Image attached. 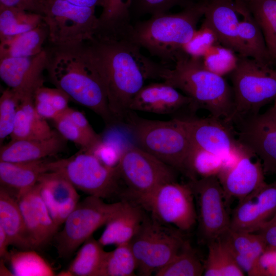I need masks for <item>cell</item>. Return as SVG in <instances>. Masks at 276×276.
I'll return each mask as SVG.
<instances>
[{"label": "cell", "instance_id": "f35d334b", "mask_svg": "<svg viewBox=\"0 0 276 276\" xmlns=\"http://www.w3.org/2000/svg\"><path fill=\"white\" fill-rule=\"evenodd\" d=\"M131 0H105L99 19V27L128 30L132 26L129 8Z\"/></svg>", "mask_w": 276, "mask_h": 276}, {"label": "cell", "instance_id": "60d3db41", "mask_svg": "<svg viewBox=\"0 0 276 276\" xmlns=\"http://www.w3.org/2000/svg\"><path fill=\"white\" fill-rule=\"evenodd\" d=\"M66 110L52 120L56 130L81 150L94 153L102 144L98 145L87 136L72 121Z\"/></svg>", "mask_w": 276, "mask_h": 276}, {"label": "cell", "instance_id": "8992f818", "mask_svg": "<svg viewBox=\"0 0 276 276\" xmlns=\"http://www.w3.org/2000/svg\"><path fill=\"white\" fill-rule=\"evenodd\" d=\"M234 106L231 124L259 113L261 108L276 100V68L262 65L254 59L238 56L236 65L229 74Z\"/></svg>", "mask_w": 276, "mask_h": 276}, {"label": "cell", "instance_id": "4dcf8cb0", "mask_svg": "<svg viewBox=\"0 0 276 276\" xmlns=\"http://www.w3.org/2000/svg\"><path fill=\"white\" fill-rule=\"evenodd\" d=\"M67 270L59 273L63 276H99L106 251L93 236L82 244Z\"/></svg>", "mask_w": 276, "mask_h": 276}, {"label": "cell", "instance_id": "816d5d0a", "mask_svg": "<svg viewBox=\"0 0 276 276\" xmlns=\"http://www.w3.org/2000/svg\"><path fill=\"white\" fill-rule=\"evenodd\" d=\"M73 4L85 7L96 8L97 6L102 7L105 0H65Z\"/></svg>", "mask_w": 276, "mask_h": 276}, {"label": "cell", "instance_id": "7c38bea8", "mask_svg": "<svg viewBox=\"0 0 276 276\" xmlns=\"http://www.w3.org/2000/svg\"><path fill=\"white\" fill-rule=\"evenodd\" d=\"M95 10L65 0H44L42 16L49 30V43L74 44L89 39L99 26Z\"/></svg>", "mask_w": 276, "mask_h": 276}, {"label": "cell", "instance_id": "11a10c76", "mask_svg": "<svg viewBox=\"0 0 276 276\" xmlns=\"http://www.w3.org/2000/svg\"><path fill=\"white\" fill-rule=\"evenodd\" d=\"M272 107L276 109V100L274 101Z\"/></svg>", "mask_w": 276, "mask_h": 276}, {"label": "cell", "instance_id": "603a6c76", "mask_svg": "<svg viewBox=\"0 0 276 276\" xmlns=\"http://www.w3.org/2000/svg\"><path fill=\"white\" fill-rule=\"evenodd\" d=\"M146 214L139 205L123 199L122 206L106 224L98 241L104 247L129 243L139 230Z\"/></svg>", "mask_w": 276, "mask_h": 276}, {"label": "cell", "instance_id": "836d02e7", "mask_svg": "<svg viewBox=\"0 0 276 276\" xmlns=\"http://www.w3.org/2000/svg\"><path fill=\"white\" fill-rule=\"evenodd\" d=\"M42 21L40 14L0 5V40L31 31Z\"/></svg>", "mask_w": 276, "mask_h": 276}, {"label": "cell", "instance_id": "d4e9b609", "mask_svg": "<svg viewBox=\"0 0 276 276\" xmlns=\"http://www.w3.org/2000/svg\"><path fill=\"white\" fill-rule=\"evenodd\" d=\"M45 158L26 162L0 161L1 187L15 198L34 186L44 173L50 172Z\"/></svg>", "mask_w": 276, "mask_h": 276}, {"label": "cell", "instance_id": "1f68e13d", "mask_svg": "<svg viewBox=\"0 0 276 276\" xmlns=\"http://www.w3.org/2000/svg\"><path fill=\"white\" fill-rule=\"evenodd\" d=\"M203 263L205 276H243L245 274L220 238L209 242Z\"/></svg>", "mask_w": 276, "mask_h": 276}, {"label": "cell", "instance_id": "d590c367", "mask_svg": "<svg viewBox=\"0 0 276 276\" xmlns=\"http://www.w3.org/2000/svg\"><path fill=\"white\" fill-rule=\"evenodd\" d=\"M137 263L129 243L106 251L99 276H133L136 274Z\"/></svg>", "mask_w": 276, "mask_h": 276}, {"label": "cell", "instance_id": "9a60e30c", "mask_svg": "<svg viewBox=\"0 0 276 276\" xmlns=\"http://www.w3.org/2000/svg\"><path fill=\"white\" fill-rule=\"evenodd\" d=\"M233 125L240 143L261 160L265 174H276V109L271 106Z\"/></svg>", "mask_w": 276, "mask_h": 276}, {"label": "cell", "instance_id": "5b68a950", "mask_svg": "<svg viewBox=\"0 0 276 276\" xmlns=\"http://www.w3.org/2000/svg\"><path fill=\"white\" fill-rule=\"evenodd\" d=\"M137 146L190 179L189 158L193 144L175 118L153 120L130 110L124 122Z\"/></svg>", "mask_w": 276, "mask_h": 276}, {"label": "cell", "instance_id": "f5cc1de1", "mask_svg": "<svg viewBox=\"0 0 276 276\" xmlns=\"http://www.w3.org/2000/svg\"><path fill=\"white\" fill-rule=\"evenodd\" d=\"M4 259L1 258V275H13L12 272L8 270L4 264Z\"/></svg>", "mask_w": 276, "mask_h": 276}, {"label": "cell", "instance_id": "9c48e42d", "mask_svg": "<svg viewBox=\"0 0 276 276\" xmlns=\"http://www.w3.org/2000/svg\"><path fill=\"white\" fill-rule=\"evenodd\" d=\"M124 199L139 205L156 220L181 232L190 231L197 222L195 196L189 181L166 183L148 193Z\"/></svg>", "mask_w": 276, "mask_h": 276}, {"label": "cell", "instance_id": "4316f807", "mask_svg": "<svg viewBox=\"0 0 276 276\" xmlns=\"http://www.w3.org/2000/svg\"><path fill=\"white\" fill-rule=\"evenodd\" d=\"M34 92L20 98L10 135L12 140H42L51 137L55 132L36 111L34 104Z\"/></svg>", "mask_w": 276, "mask_h": 276}, {"label": "cell", "instance_id": "4fadbf2b", "mask_svg": "<svg viewBox=\"0 0 276 276\" xmlns=\"http://www.w3.org/2000/svg\"><path fill=\"white\" fill-rule=\"evenodd\" d=\"M174 118L193 145L219 156L224 164L249 151L238 139L233 125L224 119L200 118L190 113Z\"/></svg>", "mask_w": 276, "mask_h": 276}, {"label": "cell", "instance_id": "db71d44e", "mask_svg": "<svg viewBox=\"0 0 276 276\" xmlns=\"http://www.w3.org/2000/svg\"><path fill=\"white\" fill-rule=\"evenodd\" d=\"M250 0H233L236 9L244 7Z\"/></svg>", "mask_w": 276, "mask_h": 276}, {"label": "cell", "instance_id": "f546056e", "mask_svg": "<svg viewBox=\"0 0 276 276\" xmlns=\"http://www.w3.org/2000/svg\"><path fill=\"white\" fill-rule=\"evenodd\" d=\"M237 12L242 17L239 24V35L249 57L262 65L271 67L275 62L257 22L246 8L238 10Z\"/></svg>", "mask_w": 276, "mask_h": 276}, {"label": "cell", "instance_id": "74e56055", "mask_svg": "<svg viewBox=\"0 0 276 276\" xmlns=\"http://www.w3.org/2000/svg\"><path fill=\"white\" fill-rule=\"evenodd\" d=\"M223 166L221 157L193 144L189 158V180L217 176Z\"/></svg>", "mask_w": 276, "mask_h": 276}, {"label": "cell", "instance_id": "bcb514c9", "mask_svg": "<svg viewBox=\"0 0 276 276\" xmlns=\"http://www.w3.org/2000/svg\"><path fill=\"white\" fill-rule=\"evenodd\" d=\"M249 276H276V246L267 245Z\"/></svg>", "mask_w": 276, "mask_h": 276}, {"label": "cell", "instance_id": "cb8c5ba5", "mask_svg": "<svg viewBox=\"0 0 276 276\" xmlns=\"http://www.w3.org/2000/svg\"><path fill=\"white\" fill-rule=\"evenodd\" d=\"M66 141L57 130L51 137L45 139L11 140L1 146L0 161L26 162L44 159L62 152Z\"/></svg>", "mask_w": 276, "mask_h": 276}, {"label": "cell", "instance_id": "2e32d148", "mask_svg": "<svg viewBox=\"0 0 276 276\" xmlns=\"http://www.w3.org/2000/svg\"><path fill=\"white\" fill-rule=\"evenodd\" d=\"M276 212V181L265 183L238 201L231 216L229 228L255 233Z\"/></svg>", "mask_w": 276, "mask_h": 276}, {"label": "cell", "instance_id": "ee69618b", "mask_svg": "<svg viewBox=\"0 0 276 276\" xmlns=\"http://www.w3.org/2000/svg\"><path fill=\"white\" fill-rule=\"evenodd\" d=\"M217 43L219 42L215 33L203 22L190 41L184 46L183 51L191 57L201 58Z\"/></svg>", "mask_w": 276, "mask_h": 276}, {"label": "cell", "instance_id": "e0dca14e", "mask_svg": "<svg viewBox=\"0 0 276 276\" xmlns=\"http://www.w3.org/2000/svg\"><path fill=\"white\" fill-rule=\"evenodd\" d=\"M255 156L252 153L242 155L224 166L217 176L228 204L231 199L240 200L266 182L261 160H252Z\"/></svg>", "mask_w": 276, "mask_h": 276}, {"label": "cell", "instance_id": "f1b7e54d", "mask_svg": "<svg viewBox=\"0 0 276 276\" xmlns=\"http://www.w3.org/2000/svg\"><path fill=\"white\" fill-rule=\"evenodd\" d=\"M48 37V28L43 20L31 31L0 40V59L38 55L44 50Z\"/></svg>", "mask_w": 276, "mask_h": 276}, {"label": "cell", "instance_id": "f907efd6", "mask_svg": "<svg viewBox=\"0 0 276 276\" xmlns=\"http://www.w3.org/2000/svg\"><path fill=\"white\" fill-rule=\"evenodd\" d=\"M10 245L9 239L6 233L0 226V257L1 258L6 260L9 252L8 250V247Z\"/></svg>", "mask_w": 276, "mask_h": 276}, {"label": "cell", "instance_id": "484cf974", "mask_svg": "<svg viewBox=\"0 0 276 276\" xmlns=\"http://www.w3.org/2000/svg\"><path fill=\"white\" fill-rule=\"evenodd\" d=\"M220 238L236 262L249 275L267 244L257 233L234 231L229 228Z\"/></svg>", "mask_w": 276, "mask_h": 276}, {"label": "cell", "instance_id": "f6af8a7d", "mask_svg": "<svg viewBox=\"0 0 276 276\" xmlns=\"http://www.w3.org/2000/svg\"><path fill=\"white\" fill-rule=\"evenodd\" d=\"M54 88L41 85L34 94V104L38 114L43 119L53 120L59 115L53 106Z\"/></svg>", "mask_w": 276, "mask_h": 276}, {"label": "cell", "instance_id": "7a4b0ae2", "mask_svg": "<svg viewBox=\"0 0 276 276\" xmlns=\"http://www.w3.org/2000/svg\"><path fill=\"white\" fill-rule=\"evenodd\" d=\"M47 71L51 82L71 100L99 116L107 125L115 124L101 79L83 43L55 45L49 43Z\"/></svg>", "mask_w": 276, "mask_h": 276}, {"label": "cell", "instance_id": "681fc988", "mask_svg": "<svg viewBox=\"0 0 276 276\" xmlns=\"http://www.w3.org/2000/svg\"><path fill=\"white\" fill-rule=\"evenodd\" d=\"M256 233L262 236L267 245L276 246V212Z\"/></svg>", "mask_w": 276, "mask_h": 276}, {"label": "cell", "instance_id": "30bf717a", "mask_svg": "<svg viewBox=\"0 0 276 276\" xmlns=\"http://www.w3.org/2000/svg\"><path fill=\"white\" fill-rule=\"evenodd\" d=\"M103 199L89 195L79 201L68 216L62 230L54 237L60 258H69L97 229L106 225L123 204V200L109 203Z\"/></svg>", "mask_w": 276, "mask_h": 276}, {"label": "cell", "instance_id": "3957f363", "mask_svg": "<svg viewBox=\"0 0 276 276\" xmlns=\"http://www.w3.org/2000/svg\"><path fill=\"white\" fill-rule=\"evenodd\" d=\"M153 78L162 80L191 98V114L204 109L210 116L227 121L233 112L234 98L232 86L223 77L207 69L200 58L182 53L172 67L157 64Z\"/></svg>", "mask_w": 276, "mask_h": 276}, {"label": "cell", "instance_id": "b9f144b4", "mask_svg": "<svg viewBox=\"0 0 276 276\" xmlns=\"http://www.w3.org/2000/svg\"><path fill=\"white\" fill-rule=\"evenodd\" d=\"M223 46H213L201 58L204 66L210 71L223 77L235 68L238 55Z\"/></svg>", "mask_w": 276, "mask_h": 276}, {"label": "cell", "instance_id": "c3c4849f", "mask_svg": "<svg viewBox=\"0 0 276 276\" xmlns=\"http://www.w3.org/2000/svg\"><path fill=\"white\" fill-rule=\"evenodd\" d=\"M44 0H0V5L14 7L42 15Z\"/></svg>", "mask_w": 276, "mask_h": 276}, {"label": "cell", "instance_id": "8d00e7d4", "mask_svg": "<svg viewBox=\"0 0 276 276\" xmlns=\"http://www.w3.org/2000/svg\"><path fill=\"white\" fill-rule=\"evenodd\" d=\"M6 261L9 262L13 275H55L50 265L33 250L11 251Z\"/></svg>", "mask_w": 276, "mask_h": 276}, {"label": "cell", "instance_id": "ba28073f", "mask_svg": "<svg viewBox=\"0 0 276 276\" xmlns=\"http://www.w3.org/2000/svg\"><path fill=\"white\" fill-rule=\"evenodd\" d=\"M181 231L149 214L129 242L137 263L136 274L149 276L168 264L186 239Z\"/></svg>", "mask_w": 276, "mask_h": 276}, {"label": "cell", "instance_id": "d6a6232c", "mask_svg": "<svg viewBox=\"0 0 276 276\" xmlns=\"http://www.w3.org/2000/svg\"><path fill=\"white\" fill-rule=\"evenodd\" d=\"M242 8L251 14L260 28L269 52L276 62V0H250Z\"/></svg>", "mask_w": 276, "mask_h": 276}, {"label": "cell", "instance_id": "6da1fadb", "mask_svg": "<svg viewBox=\"0 0 276 276\" xmlns=\"http://www.w3.org/2000/svg\"><path fill=\"white\" fill-rule=\"evenodd\" d=\"M83 43L103 83L115 123H124L153 61L142 54L130 32L98 27Z\"/></svg>", "mask_w": 276, "mask_h": 276}, {"label": "cell", "instance_id": "52a82bcc", "mask_svg": "<svg viewBox=\"0 0 276 276\" xmlns=\"http://www.w3.org/2000/svg\"><path fill=\"white\" fill-rule=\"evenodd\" d=\"M49 169L89 195L106 199L119 193L121 179L117 165H106L90 151L81 149L70 157L51 160Z\"/></svg>", "mask_w": 276, "mask_h": 276}, {"label": "cell", "instance_id": "ac0fdd59", "mask_svg": "<svg viewBox=\"0 0 276 276\" xmlns=\"http://www.w3.org/2000/svg\"><path fill=\"white\" fill-rule=\"evenodd\" d=\"M238 14L233 0H205L203 22L213 31L222 46L238 56L249 57L239 35Z\"/></svg>", "mask_w": 276, "mask_h": 276}, {"label": "cell", "instance_id": "5bb4252c", "mask_svg": "<svg viewBox=\"0 0 276 276\" xmlns=\"http://www.w3.org/2000/svg\"><path fill=\"white\" fill-rule=\"evenodd\" d=\"M189 182L195 196L198 232L202 242L208 244L229 228L228 204L217 176Z\"/></svg>", "mask_w": 276, "mask_h": 276}, {"label": "cell", "instance_id": "e575fe53", "mask_svg": "<svg viewBox=\"0 0 276 276\" xmlns=\"http://www.w3.org/2000/svg\"><path fill=\"white\" fill-rule=\"evenodd\" d=\"M202 263L189 241L186 240L182 246L165 266L157 270L156 276H200L203 275Z\"/></svg>", "mask_w": 276, "mask_h": 276}, {"label": "cell", "instance_id": "8fae6325", "mask_svg": "<svg viewBox=\"0 0 276 276\" xmlns=\"http://www.w3.org/2000/svg\"><path fill=\"white\" fill-rule=\"evenodd\" d=\"M117 167L127 190L124 198L148 193L160 186L177 181V170L141 149L129 146L120 153Z\"/></svg>", "mask_w": 276, "mask_h": 276}, {"label": "cell", "instance_id": "83f0119b", "mask_svg": "<svg viewBox=\"0 0 276 276\" xmlns=\"http://www.w3.org/2000/svg\"><path fill=\"white\" fill-rule=\"evenodd\" d=\"M0 226L8 236L10 245L22 250L36 249L16 199L1 187Z\"/></svg>", "mask_w": 276, "mask_h": 276}, {"label": "cell", "instance_id": "ffe728a7", "mask_svg": "<svg viewBox=\"0 0 276 276\" xmlns=\"http://www.w3.org/2000/svg\"><path fill=\"white\" fill-rule=\"evenodd\" d=\"M36 249L46 245L55 237L58 227L40 193L38 183L15 198Z\"/></svg>", "mask_w": 276, "mask_h": 276}, {"label": "cell", "instance_id": "ab89813d", "mask_svg": "<svg viewBox=\"0 0 276 276\" xmlns=\"http://www.w3.org/2000/svg\"><path fill=\"white\" fill-rule=\"evenodd\" d=\"M202 0H131L129 13L131 20L149 15L150 16L168 13L179 7L185 8Z\"/></svg>", "mask_w": 276, "mask_h": 276}, {"label": "cell", "instance_id": "7402d4cb", "mask_svg": "<svg viewBox=\"0 0 276 276\" xmlns=\"http://www.w3.org/2000/svg\"><path fill=\"white\" fill-rule=\"evenodd\" d=\"M37 183L51 216L59 227L79 202L80 196L74 186L57 172L44 173Z\"/></svg>", "mask_w": 276, "mask_h": 276}, {"label": "cell", "instance_id": "277c9868", "mask_svg": "<svg viewBox=\"0 0 276 276\" xmlns=\"http://www.w3.org/2000/svg\"><path fill=\"white\" fill-rule=\"evenodd\" d=\"M205 0L191 5L177 13H166L137 20L130 36L142 49L169 66L184 53L183 48L192 39L200 19L203 17Z\"/></svg>", "mask_w": 276, "mask_h": 276}, {"label": "cell", "instance_id": "d6986e66", "mask_svg": "<svg viewBox=\"0 0 276 276\" xmlns=\"http://www.w3.org/2000/svg\"><path fill=\"white\" fill-rule=\"evenodd\" d=\"M47 54L44 50L30 57H6L0 59V77L20 97L35 91L43 85V72L45 70Z\"/></svg>", "mask_w": 276, "mask_h": 276}, {"label": "cell", "instance_id": "44dd1931", "mask_svg": "<svg viewBox=\"0 0 276 276\" xmlns=\"http://www.w3.org/2000/svg\"><path fill=\"white\" fill-rule=\"evenodd\" d=\"M191 98L164 82L144 85L132 98L130 110L157 114H174L184 108L190 110Z\"/></svg>", "mask_w": 276, "mask_h": 276}, {"label": "cell", "instance_id": "7bdbcfd3", "mask_svg": "<svg viewBox=\"0 0 276 276\" xmlns=\"http://www.w3.org/2000/svg\"><path fill=\"white\" fill-rule=\"evenodd\" d=\"M20 96L8 87L0 98V142L1 145L12 133L20 101Z\"/></svg>", "mask_w": 276, "mask_h": 276}, {"label": "cell", "instance_id": "7dc6e473", "mask_svg": "<svg viewBox=\"0 0 276 276\" xmlns=\"http://www.w3.org/2000/svg\"><path fill=\"white\" fill-rule=\"evenodd\" d=\"M66 111L72 121L87 136L98 145L103 144L101 136L95 132L83 113L70 107Z\"/></svg>", "mask_w": 276, "mask_h": 276}]
</instances>
